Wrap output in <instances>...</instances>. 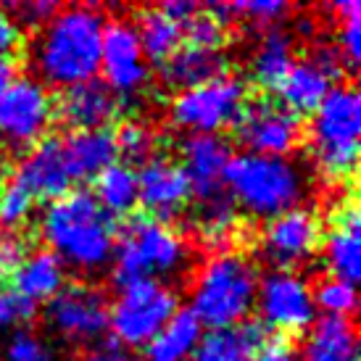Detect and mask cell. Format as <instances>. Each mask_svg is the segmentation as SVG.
Listing matches in <instances>:
<instances>
[{
  "instance_id": "obj_1",
  "label": "cell",
  "mask_w": 361,
  "mask_h": 361,
  "mask_svg": "<svg viewBox=\"0 0 361 361\" xmlns=\"http://www.w3.org/2000/svg\"><path fill=\"white\" fill-rule=\"evenodd\" d=\"M106 16L95 6H66L45 21L32 42V66L45 85L69 90L101 71Z\"/></svg>"
},
{
  "instance_id": "obj_2",
  "label": "cell",
  "mask_w": 361,
  "mask_h": 361,
  "mask_svg": "<svg viewBox=\"0 0 361 361\" xmlns=\"http://www.w3.org/2000/svg\"><path fill=\"white\" fill-rule=\"evenodd\" d=\"M40 235L63 267L82 274L106 269L116 248L114 219L87 190H71L48 203L40 216Z\"/></svg>"
},
{
  "instance_id": "obj_3",
  "label": "cell",
  "mask_w": 361,
  "mask_h": 361,
  "mask_svg": "<svg viewBox=\"0 0 361 361\" xmlns=\"http://www.w3.org/2000/svg\"><path fill=\"white\" fill-rule=\"evenodd\" d=\"M259 269L243 253L221 251L203 264L190 288V311L211 330L235 327L256 306Z\"/></svg>"
},
{
  "instance_id": "obj_4",
  "label": "cell",
  "mask_w": 361,
  "mask_h": 361,
  "mask_svg": "<svg viewBox=\"0 0 361 361\" xmlns=\"http://www.w3.org/2000/svg\"><path fill=\"white\" fill-rule=\"evenodd\" d=\"M224 188L232 201L256 219H274L295 209L306 195V180L298 164L277 156H232L224 171Z\"/></svg>"
},
{
  "instance_id": "obj_5",
  "label": "cell",
  "mask_w": 361,
  "mask_h": 361,
  "mask_svg": "<svg viewBox=\"0 0 361 361\" xmlns=\"http://www.w3.org/2000/svg\"><path fill=\"white\" fill-rule=\"evenodd\" d=\"M361 95L353 85H338L319 103L309 124V148L317 169L341 182L359 166Z\"/></svg>"
},
{
  "instance_id": "obj_6",
  "label": "cell",
  "mask_w": 361,
  "mask_h": 361,
  "mask_svg": "<svg viewBox=\"0 0 361 361\" xmlns=\"http://www.w3.org/2000/svg\"><path fill=\"white\" fill-rule=\"evenodd\" d=\"M188 243L171 224L153 216H137L127 224L114 248L116 280H161L174 277L188 264Z\"/></svg>"
},
{
  "instance_id": "obj_7",
  "label": "cell",
  "mask_w": 361,
  "mask_h": 361,
  "mask_svg": "<svg viewBox=\"0 0 361 361\" xmlns=\"http://www.w3.org/2000/svg\"><path fill=\"white\" fill-rule=\"evenodd\" d=\"M177 309V293L161 280L119 282V293L109 306V330L124 348H145Z\"/></svg>"
},
{
  "instance_id": "obj_8",
  "label": "cell",
  "mask_w": 361,
  "mask_h": 361,
  "mask_svg": "<svg viewBox=\"0 0 361 361\" xmlns=\"http://www.w3.org/2000/svg\"><path fill=\"white\" fill-rule=\"evenodd\" d=\"M248 103V85L235 74H219L198 87L177 92L169 103L171 124L190 135H219L235 124Z\"/></svg>"
},
{
  "instance_id": "obj_9",
  "label": "cell",
  "mask_w": 361,
  "mask_h": 361,
  "mask_svg": "<svg viewBox=\"0 0 361 361\" xmlns=\"http://www.w3.org/2000/svg\"><path fill=\"white\" fill-rule=\"evenodd\" d=\"M261 322L285 335H298L311 330L317 322V306L311 295V285L303 274L293 269H274L259 280L256 306ZM261 324V327H264Z\"/></svg>"
},
{
  "instance_id": "obj_10",
  "label": "cell",
  "mask_w": 361,
  "mask_h": 361,
  "mask_svg": "<svg viewBox=\"0 0 361 361\" xmlns=\"http://www.w3.org/2000/svg\"><path fill=\"white\" fill-rule=\"evenodd\" d=\"M56 116V103L45 85L32 77H16L0 95V140L13 148H30L45 137Z\"/></svg>"
},
{
  "instance_id": "obj_11",
  "label": "cell",
  "mask_w": 361,
  "mask_h": 361,
  "mask_svg": "<svg viewBox=\"0 0 361 361\" xmlns=\"http://www.w3.org/2000/svg\"><path fill=\"white\" fill-rule=\"evenodd\" d=\"M45 319L61 341L92 345L109 330V298L95 285H63L48 301Z\"/></svg>"
},
{
  "instance_id": "obj_12",
  "label": "cell",
  "mask_w": 361,
  "mask_h": 361,
  "mask_svg": "<svg viewBox=\"0 0 361 361\" xmlns=\"http://www.w3.org/2000/svg\"><path fill=\"white\" fill-rule=\"evenodd\" d=\"M235 135L245 153L288 159L301 142V119L274 101H251L235 119Z\"/></svg>"
},
{
  "instance_id": "obj_13",
  "label": "cell",
  "mask_w": 361,
  "mask_h": 361,
  "mask_svg": "<svg viewBox=\"0 0 361 361\" xmlns=\"http://www.w3.org/2000/svg\"><path fill=\"white\" fill-rule=\"evenodd\" d=\"M101 71L109 87L116 98H135L145 90L151 80V69L145 53L140 48L135 24L127 19H111L103 27L101 40Z\"/></svg>"
},
{
  "instance_id": "obj_14",
  "label": "cell",
  "mask_w": 361,
  "mask_h": 361,
  "mask_svg": "<svg viewBox=\"0 0 361 361\" xmlns=\"http://www.w3.org/2000/svg\"><path fill=\"white\" fill-rule=\"evenodd\" d=\"M338 80H343L341 56L330 45H319L290 66L288 77L277 87L280 106H285L295 116L311 114V111L319 109V103L338 87L335 85Z\"/></svg>"
},
{
  "instance_id": "obj_15",
  "label": "cell",
  "mask_w": 361,
  "mask_h": 361,
  "mask_svg": "<svg viewBox=\"0 0 361 361\" xmlns=\"http://www.w3.org/2000/svg\"><path fill=\"white\" fill-rule=\"evenodd\" d=\"M322 243V221L311 209L285 211L280 216L267 221L261 235V251L264 259L271 261L277 269L303 267L314 259Z\"/></svg>"
},
{
  "instance_id": "obj_16",
  "label": "cell",
  "mask_w": 361,
  "mask_h": 361,
  "mask_svg": "<svg viewBox=\"0 0 361 361\" xmlns=\"http://www.w3.org/2000/svg\"><path fill=\"white\" fill-rule=\"evenodd\" d=\"M13 182H19L35 201H59L66 192H71L74 180L63 156L61 137H42L21 159Z\"/></svg>"
},
{
  "instance_id": "obj_17",
  "label": "cell",
  "mask_w": 361,
  "mask_h": 361,
  "mask_svg": "<svg viewBox=\"0 0 361 361\" xmlns=\"http://www.w3.org/2000/svg\"><path fill=\"white\" fill-rule=\"evenodd\" d=\"M135 174H137V203L151 211L153 219H169L190 201V185L177 161L153 156Z\"/></svg>"
},
{
  "instance_id": "obj_18",
  "label": "cell",
  "mask_w": 361,
  "mask_h": 361,
  "mask_svg": "<svg viewBox=\"0 0 361 361\" xmlns=\"http://www.w3.org/2000/svg\"><path fill=\"white\" fill-rule=\"evenodd\" d=\"M232 159V145L221 135H188L182 140V171L195 201L224 188V171Z\"/></svg>"
},
{
  "instance_id": "obj_19",
  "label": "cell",
  "mask_w": 361,
  "mask_h": 361,
  "mask_svg": "<svg viewBox=\"0 0 361 361\" xmlns=\"http://www.w3.org/2000/svg\"><path fill=\"white\" fill-rule=\"evenodd\" d=\"M59 116L74 132L85 130H109V124L119 114V98L103 82H82L63 90L59 106Z\"/></svg>"
},
{
  "instance_id": "obj_20",
  "label": "cell",
  "mask_w": 361,
  "mask_h": 361,
  "mask_svg": "<svg viewBox=\"0 0 361 361\" xmlns=\"http://www.w3.org/2000/svg\"><path fill=\"white\" fill-rule=\"evenodd\" d=\"M324 261L332 277L356 285L361 277V214L353 201L335 211L324 238Z\"/></svg>"
},
{
  "instance_id": "obj_21",
  "label": "cell",
  "mask_w": 361,
  "mask_h": 361,
  "mask_svg": "<svg viewBox=\"0 0 361 361\" xmlns=\"http://www.w3.org/2000/svg\"><path fill=\"white\" fill-rule=\"evenodd\" d=\"M11 285H13V295L30 301L32 306H40V303L51 301L66 285V267L48 248L32 251L13 269Z\"/></svg>"
},
{
  "instance_id": "obj_22",
  "label": "cell",
  "mask_w": 361,
  "mask_h": 361,
  "mask_svg": "<svg viewBox=\"0 0 361 361\" xmlns=\"http://www.w3.org/2000/svg\"><path fill=\"white\" fill-rule=\"evenodd\" d=\"M61 145H63V156H66V164H69L74 182L98 177L103 169L116 164V156H119L111 130L71 132L69 137L61 140Z\"/></svg>"
},
{
  "instance_id": "obj_23",
  "label": "cell",
  "mask_w": 361,
  "mask_h": 361,
  "mask_svg": "<svg viewBox=\"0 0 361 361\" xmlns=\"http://www.w3.org/2000/svg\"><path fill=\"white\" fill-rule=\"evenodd\" d=\"M298 361H359L353 322L343 317H319L311 324Z\"/></svg>"
},
{
  "instance_id": "obj_24",
  "label": "cell",
  "mask_w": 361,
  "mask_h": 361,
  "mask_svg": "<svg viewBox=\"0 0 361 361\" xmlns=\"http://www.w3.org/2000/svg\"><path fill=\"white\" fill-rule=\"evenodd\" d=\"M264 341L267 338L259 322H240L235 327L203 335L188 361H251Z\"/></svg>"
},
{
  "instance_id": "obj_25",
  "label": "cell",
  "mask_w": 361,
  "mask_h": 361,
  "mask_svg": "<svg viewBox=\"0 0 361 361\" xmlns=\"http://www.w3.org/2000/svg\"><path fill=\"white\" fill-rule=\"evenodd\" d=\"M295 63V40L288 30L271 27L261 35L251 56V77L264 90H277Z\"/></svg>"
},
{
  "instance_id": "obj_26",
  "label": "cell",
  "mask_w": 361,
  "mask_h": 361,
  "mask_svg": "<svg viewBox=\"0 0 361 361\" xmlns=\"http://www.w3.org/2000/svg\"><path fill=\"white\" fill-rule=\"evenodd\" d=\"M224 74V59L221 53L201 51V48H180L171 59L161 63V80L166 87H174L177 92L198 87L203 82Z\"/></svg>"
},
{
  "instance_id": "obj_27",
  "label": "cell",
  "mask_w": 361,
  "mask_h": 361,
  "mask_svg": "<svg viewBox=\"0 0 361 361\" xmlns=\"http://www.w3.org/2000/svg\"><path fill=\"white\" fill-rule=\"evenodd\" d=\"M203 338L201 322L190 309H177L164 330L145 345V361H188Z\"/></svg>"
},
{
  "instance_id": "obj_28",
  "label": "cell",
  "mask_w": 361,
  "mask_h": 361,
  "mask_svg": "<svg viewBox=\"0 0 361 361\" xmlns=\"http://www.w3.org/2000/svg\"><path fill=\"white\" fill-rule=\"evenodd\" d=\"M92 198L98 201L111 219L127 216L137 206V174L127 164H111L95 177V192Z\"/></svg>"
},
{
  "instance_id": "obj_29",
  "label": "cell",
  "mask_w": 361,
  "mask_h": 361,
  "mask_svg": "<svg viewBox=\"0 0 361 361\" xmlns=\"http://www.w3.org/2000/svg\"><path fill=\"white\" fill-rule=\"evenodd\" d=\"M140 48L145 53V61L164 63L180 51L182 45V24L171 21L164 11L148 8L140 13V19L135 24Z\"/></svg>"
},
{
  "instance_id": "obj_30",
  "label": "cell",
  "mask_w": 361,
  "mask_h": 361,
  "mask_svg": "<svg viewBox=\"0 0 361 361\" xmlns=\"http://www.w3.org/2000/svg\"><path fill=\"white\" fill-rule=\"evenodd\" d=\"M198 224L209 243H224L238 224V209L227 190L214 192L198 201Z\"/></svg>"
},
{
  "instance_id": "obj_31",
  "label": "cell",
  "mask_w": 361,
  "mask_h": 361,
  "mask_svg": "<svg viewBox=\"0 0 361 361\" xmlns=\"http://www.w3.org/2000/svg\"><path fill=\"white\" fill-rule=\"evenodd\" d=\"M211 13L221 21V24H227L230 16H240V19L251 21L256 27H274V24H280L288 13H290V6L288 3H282V0H248V3H219V6H214Z\"/></svg>"
},
{
  "instance_id": "obj_32",
  "label": "cell",
  "mask_w": 361,
  "mask_h": 361,
  "mask_svg": "<svg viewBox=\"0 0 361 361\" xmlns=\"http://www.w3.org/2000/svg\"><path fill=\"white\" fill-rule=\"evenodd\" d=\"M311 295H314L317 311H322L324 317L351 319V314L356 311V303H359L356 285L338 280V277H324V280H319L317 288H311Z\"/></svg>"
},
{
  "instance_id": "obj_33",
  "label": "cell",
  "mask_w": 361,
  "mask_h": 361,
  "mask_svg": "<svg viewBox=\"0 0 361 361\" xmlns=\"http://www.w3.org/2000/svg\"><path fill=\"white\" fill-rule=\"evenodd\" d=\"M330 13L341 19V48L338 56L351 69H356L361 61V6L359 0H338L327 6Z\"/></svg>"
},
{
  "instance_id": "obj_34",
  "label": "cell",
  "mask_w": 361,
  "mask_h": 361,
  "mask_svg": "<svg viewBox=\"0 0 361 361\" xmlns=\"http://www.w3.org/2000/svg\"><path fill=\"white\" fill-rule=\"evenodd\" d=\"M3 361H61L59 348L35 330H16L3 348Z\"/></svg>"
},
{
  "instance_id": "obj_35",
  "label": "cell",
  "mask_w": 361,
  "mask_h": 361,
  "mask_svg": "<svg viewBox=\"0 0 361 361\" xmlns=\"http://www.w3.org/2000/svg\"><path fill=\"white\" fill-rule=\"evenodd\" d=\"M35 198L21 188L19 182H3L0 185V230L16 232L32 216Z\"/></svg>"
},
{
  "instance_id": "obj_36",
  "label": "cell",
  "mask_w": 361,
  "mask_h": 361,
  "mask_svg": "<svg viewBox=\"0 0 361 361\" xmlns=\"http://www.w3.org/2000/svg\"><path fill=\"white\" fill-rule=\"evenodd\" d=\"M182 37H188L190 48H201V51H214L219 53V48L227 40V32L211 11H198L190 21L182 24Z\"/></svg>"
},
{
  "instance_id": "obj_37",
  "label": "cell",
  "mask_w": 361,
  "mask_h": 361,
  "mask_svg": "<svg viewBox=\"0 0 361 361\" xmlns=\"http://www.w3.org/2000/svg\"><path fill=\"white\" fill-rule=\"evenodd\" d=\"M116 140V153H121L127 161H145L153 159V145H156V137L153 132L140 124V121H127L121 124V130L114 135Z\"/></svg>"
},
{
  "instance_id": "obj_38",
  "label": "cell",
  "mask_w": 361,
  "mask_h": 361,
  "mask_svg": "<svg viewBox=\"0 0 361 361\" xmlns=\"http://www.w3.org/2000/svg\"><path fill=\"white\" fill-rule=\"evenodd\" d=\"M3 277H6V269L0 267V332L8 330L11 324L30 322L37 314V306H32L30 301H24L13 293H3Z\"/></svg>"
},
{
  "instance_id": "obj_39",
  "label": "cell",
  "mask_w": 361,
  "mask_h": 361,
  "mask_svg": "<svg viewBox=\"0 0 361 361\" xmlns=\"http://www.w3.org/2000/svg\"><path fill=\"white\" fill-rule=\"evenodd\" d=\"M6 11L13 16V21L19 27L21 24L24 27H42L59 11V6L51 3V0H24V3H11V6H6Z\"/></svg>"
},
{
  "instance_id": "obj_40",
  "label": "cell",
  "mask_w": 361,
  "mask_h": 361,
  "mask_svg": "<svg viewBox=\"0 0 361 361\" xmlns=\"http://www.w3.org/2000/svg\"><path fill=\"white\" fill-rule=\"evenodd\" d=\"M77 361H137V359L132 356L130 348H124L114 338H103V341L87 345Z\"/></svg>"
},
{
  "instance_id": "obj_41",
  "label": "cell",
  "mask_w": 361,
  "mask_h": 361,
  "mask_svg": "<svg viewBox=\"0 0 361 361\" xmlns=\"http://www.w3.org/2000/svg\"><path fill=\"white\" fill-rule=\"evenodd\" d=\"M24 256H27V240L19 232H0V267L16 269Z\"/></svg>"
},
{
  "instance_id": "obj_42",
  "label": "cell",
  "mask_w": 361,
  "mask_h": 361,
  "mask_svg": "<svg viewBox=\"0 0 361 361\" xmlns=\"http://www.w3.org/2000/svg\"><path fill=\"white\" fill-rule=\"evenodd\" d=\"M21 45V27L6 8H0V61L11 59Z\"/></svg>"
},
{
  "instance_id": "obj_43",
  "label": "cell",
  "mask_w": 361,
  "mask_h": 361,
  "mask_svg": "<svg viewBox=\"0 0 361 361\" xmlns=\"http://www.w3.org/2000/svg\"><path fill=\"white\" fill-rule=\"evenodd\" d=\"M251 361H298V351L285 338H271L261 343V348L253 353Z\"/></svg>"
},
{
  "instance_id": "obj_44",
  "label": "cell",
  "mask_w": 361,
  "mask_h": 361,
  "mask_svg": "<svg viewBox=\"0 0 361 361\" xmlns=\"http://www.w3.org/2000/svg\"><path fill=\"white\" fill-rule=\"evenodd\" d=\"M159 11H164L171 21H177V24H185V21H190L195 13H198V6L192 3V0H166Z\"/></svg>"
},
{
  "instance_id": "obj_45",
  "label": "cell",
  "mask_w": 361,
  "mask_h": 361,
  "mask_svg": "<svg viewBox=\"0 0 361 361\" xmlns=\"http://www.w3.org/2000/svg\"><path fill=\"white\" fill-rule=\"evenodd\" d=\"M13 80H16V66L11 59H3L0 61V95L13 85Z\"/></svg>"
},
{
  "instance_id": "obj_46",
  "label": "cell",
  "mask_w": 361,
  "mask_h": 361,
  "mask_svg": "<svg viewBox=\"0 0 361 361\" xmlns=\"http://www.w3.org/2000/svg\"><path fill=\"white\" fill-rule=\"evenodd\" d=\"M314 30H317V24H314V19H309V16L298 19V24H295V32H298V35H303V37H311V35H314Z\"/></svg>"
},
{
  "instance_id": "obj_47",
  "label": "cell",
  "mask_w": 361,
  "mask_h": 361,
  "mask_svg": "<svg viewBox=\"0 0 361 361\" xmlns=\"http://www.w3.org/2000/svg\"><path fill=\"white\" fill-rule=\"evenodd\" d=\"M3 174H6V159L0 156V180H3Z\"/></svg>"
}]
</instances>
